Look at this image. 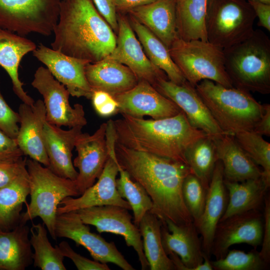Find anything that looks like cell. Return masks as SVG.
<instances>
[{
    "label": "cell",
    "mask_w": 270,
    "mask_h": 270,
    "mask_svg": "<svg viewBox=\"0 0 270 270\" xmlns=\"http://www.w3.org/2000/svg\"><path fill=\"white\" fill-rule=\"evenodd\" d=\"M115 152L120 165L140 184L151 198L150 211L160 220L178 224L194 222L184 204L182 184L192 173L186 164L135 150L116 142Z\"/></svg>",
    "instance_id": "1"
},
{
    "label": "cell",
    "mask_w": 270,
    "mask_h": 270,
    "mask_svg": "<svg viewBox=\"0 0 270 270\" xmlns=\"http://www.w3.org/2000/svg\"><path fill=\"white\" fill-rule=\"evenodd\" d=\"M53 32L52 50L90 63L106 58L116 45V35L92 0H62Z\"/></svg>",
    "instance_id": "2"
},
{
    "label": "cell",
    "mask_w": 270,
    "mask_h": 270,
    "mask_svg": "<svg viewBox=\"0 0 270 270\" xmlns=\"http://www.w3.org/2000/svg\"><path fill=\"white\" fill-rule=\"evenodd\" d=\"M116 142L128 148L186 164L189 146L208 136L192 126L182 111L161 119L126 114L114 120Z\"/></svg>",
    "instance_id": "3"
},
{
    "label": "cell",
    "mask_w": 270,
    "mask_h": 270,
    "mask_svg": "<svg viewBox=\"0 0 270 270\" xmlns=\"http://www.w3.org/2000/svg\"><path fill=\"white\" fill-rule=\"evenodd\" d=\"M196 88L226 134L234 136L252 131L262 114L263 104L248 92L224 86L209 80L200 81Z\"/></svg>",
    "instance_id": "4"
},
{
    "label": "cell",
    "mask_w": 270,
    "mask_h": 270,
    "mask_svg": "<svg viewBox=\"0 0 270 270\" xmlns=\"http://www.w3.org/2000/svg\"><path fill=\"white\" fill-rule=\"evenodd\" d=\"M224 66L233 86L250 92L270 93V39L262 30L223 49Z\"/></svg>",
    "instance_id": "5"
},
{
    "label": "cell",
    "mask_w": 270,
    "mask_h": 270,
    "mask_svg": "<svg viewBox=\"0 0 270 270\" xmlns=\"http://www.w3.org/2000/svg\"><path fill=\"white\" fill-rule=\"evenodd\" d=\"M30 201L20 218L26 224L40 217L51 237L56 240V222L58 205L68 196H80L74 180L58 176L50 168L31 158L26 159Z\"/></svg>",
    "instance_id": "6"
},
{
    "label": "cell",
    "mask_w": 270,
    "mask_h": 270,
    "mask_svg": "<svg viewBox=\"0 0 270 270\" xmlns=\"http://www.w3.org/2000/svg\"><path fill=\"white\" fill-rule=\"evenodd\" d=\"M168 50L186 80L193 86L204 80L233 86L226 70L222 48L208 41L178 38Z\"/></svg>",
    "instance_id": "7"
},
{
    "label": "cell",
    "mask_w": 270,
    "mask_h": 270,
    "mask_svg": "<svg viewBox=\"0 0 270 270\" xmlns=\"http://www.w3.org/2000/svg\"><path fill=\"white\" fill-rule=\"evenodd\" d=\"M256 14L246 0H210L206 22L207 39L225 49L248 38Z\"/></svg>",
    "instance_id": "8"
},
{
    "label": "cell",
    "mask_w": 270,
    "mask_h": 270,
    "mask_svg": "<svg viewBox=\"0 0 270 270\" xmlns=\"http://www.w3.org/2000/svg\"><path fill=\"white\" fill-rule=\"evenodd\" d=\"M62 0H0V26L24 36H50L56 24Z\"/></svg>",
    "instance_id": "9"
},
{
    "label": "cell",
    "mask_w": 270,
    "mask_h": 270,
    "mask_svg": "<svg viewBox=\"0 0 270 270\" xmlns=\"http://www.w3.org/2000/svg\"><path fill=\"white\" fill-rule=\"evenodd\" d=\"M112 121L110 120L106 122V140L108 155L98 181L78 198L68 196L62 200L60 204L62 206L58 208V214L92 206L107 205L117 206L128 210H132L128 202L120 197L116 188V181L118 174L119 164L115 152L116 138Z\"/></svg>",
    "instance_id": "10"
},
{
    "label": "cell",
    "mask_w": 270,
    "mask_h": 270,
    "mask_svg": "<svg viewBox=\"0 0 270 270\" xmlns=\"http://www.w3.org/2000/svg\"><path fill=\"white\" fill-rule=\"evenodd\" d=\"M32 85L42 96L48 123L69 128L87 124L83 106L80 104L70 106L69 92L47 68L40 66L36 70Z\"/></svg>",
    "instance_id": "11"
},
{
    "label": "cell",
    "mask_w": 270,
    "mask_h": 270,
    "mask_svg": "<svg viewBox=\"0 0 270 270\" xmlns=\"http://www.w3.org/2000/svg\"><path fill=\"white\" fill-rule=\"evenodd\" d=\"M55 232L56 238H67L83 246L96 261L112 263L124 270H134L114 242H108L100 235L90 232L76 211L58 214Z\"/></svg>",
    "instance_id": "12"
},
{
    "label": "cell",
    "mask_w": 270,
    "mask_h": 270,
    "mask_svg": "<svg viewBox=\"0 0 270 270\" xmlns=\"http://www.w3.org/2000/svg\"><path fill=\"white\" fill-rule=\"evenodd\" d=\"M76 212L84 223L94 226L98 232L122 236L126 245L132 247L137 253L142 270L148 269L149 264L144 254L140 230L132 222L128 210L107 205L84 208Z\"/></svg>",
    "instance_id": "13"
},
{
    "label": "cell",
    "mask_w": 270,
    "mask_h": 270,
    "mask_svg": "<svg viewBox=\"0 0 270 270\" xmlns=\"http://www.w3.org/2000/svg\"><path fill=\"white\" fill-rule=\"evenodd\" d=\"M264 218L261 210H252L234 215L220 222L215 231L211 250L216 260L224 258L230 246L246 244L256 249L262 244Z\"/></svg>",
    "instance_id": "14"
},
{
    "label": "cell",
    "mask_w": 270,
    "mask_h": 270,
    "mask_svg": "<svg viewBox=\"0 0 270 270\" xmlns=\"http://www.w3.org/2000/svg\"><path fill=\"white\" fill-rule=\"evenodd\" d=\"M117 17L118 28L116 45L106 58L127 66L135 74L138 81L145 80L153 86L159 80L168 79L166 74L148 58L128 16L118 12Z\"/></svg>",
    "instance_id": "15"
},
{
    "label": "cell",
    "mask_w": 270,
    "mask_h": 270,
    "mask_svg": "<svg viewBox=\"0 0 270 270\" xmlns=\"http://www.w3.org/2000/svg\"><path fill=\"white\" fill-rule=\"evenodd\" d=\"M106 125L102 124L92 134L82 132L76 138L77 156L73 164L78 171L74 181L80 196L100 177L108 158Z\"/></svg>",
    "instance_id": "16"
},
{
    "label": "cell",
    "mask_w": 270,
    "mask_h": 270,
    "mask_svg": "<svg viewBox=\"0 0 270 270\" xmlns=\"http://www.w3.org/2000/svg\"><path fill=\"white\" fill-rule=\"evenodd\" d=\"M154 87L174 102L196 128L212 138L226 134L218 126L196 87L187 81L178 84L168 79L162 78Z\"/></svg>",
    "instance_id": "17"
},
{
    "label": "cell",
    "mask_w": 270,
    "mask_h": 270,
    "mask_svg": "<svg viewBox=\"0 0 270 270\" xmlns=\"http://www.w3.org/2000/svg\"><path fill=\"white\" fill-rule=\"evenodd\" d=\"M112 96L118 104V113L134 118L150 116L158 120L176 116L182 111L145 80H139L132 89Z\"/></svg>",
    "instance_id": "18"
},
{
    "label": "cell",
    "mask_w": 270,
    "mask_h": 270,
    "mask_svg": "<svg viewBox=\"0 0 270 270\" xmlns=\"http://www.w3.org/2000/svg\"><path fill=\"white\" fill-rule=\"evenodd\" d=\"M53 76L62 84L72 96L91 98L93 90L85 74V68L90 63L86 60L73 58L40 44L32 52Z\"/></svg>",
    "instance_id": "19"
},
{
    "label": "cell",
    "mask_w": 270,
    "mask_h": 270,
    "mask_svg": "<svg viewBox=\"0 0 270 270\" xmlns=\"http://www.w3.org/2000/svg\"><path fill=\"white\" fill-rule=\"evenodd\" d=\"M18 112L20 122L16 140L20 149L24 156L48 168L49 161L44 138V126L46 120L43 100H38L32 106L22 102Z\"/></svg>",
    "instance_id": "20"
},
{
    "label": "cell",
    "mask_w": 270,
    "mask_h": 270,
    "mask_svg": "<svg viewBox=\"0 0 270 270\" xmlns=\"http://www.w3.org/2000/svg\"><path fill=\"white\" fill-rule=\"evenodd\" d=\"M161 220L162 244L168 256L171 252L177 254L186 270H200L204 252L194 222L178 224L168 219Z\"/></svg>",
    "instance_id": "21"
},
{
    "label": "cell",
    "mask_w": 270,
    "mask_h": 270,
    "mask_svg": "<svg viewBox=\"0 0 270 270\" xmlns=\"http://www.w3.org/2000/svg\"><path fill=\"white\" fill-rule=\"evenodd\" d=\"M82 126H76L68 130L46 121L44 126V138L49 161L48 167L58 176L75 180L78 172L72 160L73 149Z\"/></svg>",
    "instance_id": "22"
},
{
    "label": "cell",
    "mask_w": 270,
    "mask_h": 270,
    "mask_svg": "<svg viewBox=\"0 0 270 270\" xmlns=\"http://www.w3.org/2000/svg\"><path fill=\"white\" fill-rule=\"evenodd\" d=\"M228 201L223 167L221 162L218 160L207 190L202 214L196 225L198 234L202 236L203 252L210 258L215 231L226 210Z\"/></svg>",
    "instance_id": "23"
},
{
    "label": "cell",
    "mask_w": 270,
    "mask_h": 270,
    "mask_svg": "<svg viewBox=\"0 0 270 270\" xmlns=\"http://www.w3.org/2000/svg\"><path fill=\"white\" fill-rule=\"evenodd\" d=\"M176 3V0H155L126 13L147 28L169 49L178 38Z\"/></svg>",
    "instance_id": "24"
},
{
    "label": "cell",
    "mask_w": 270,
    "mask_h": 270,
    "mask_svg": "<svg viewBox=\"0 0 270 270\" xmlns=\"http://www.w3.org/2000/svg\"><path fill=\"white\" fill-rule=\"evenodd\" d=\"M85 74L93 90H102L112 96L132 89L138 82L136 76L127 66L108 58L88 64Z\"/></svg>",
    "instance_id": "25"
},
{
    "label": "cell",
    "mask_w": 270,
    "mask_h": 270,
    "mask_svg": "<svg viewBox=\"0 0 270 270\" xmlns=\"http://www.w3.org/2000/svg\"><path fill=\"white\" fill-rule=\"evenodd\" d=\"M212 138L225 180L242 182L262 177V170L244 152L234 136L224 134Z\"/></svg>",
    "instance_id": "26"
},
{
    "label": "cell",
    "mask_w": 270,
    "mask_h": 270,
    "mask_svg": "<svg viewBox=\"0 0 270 270\" xmlns=\"http://www.w3.org/2000/svg\"><path fill=\"white\" fill-rule=\"evenodd\" d=\"M36 48L32 41L0 26V66L10 77L16 96L22 102L30 106L35 102L24 90L18 70L22 58Z\"/></svg>",
    "instance_id": "27"
},
{
    "label": "cell",
    "mask_w": 270,
    "mask_h": 270,
    "mask_svg": "<svg viewBox=\"0 0 270 270\" xmlns=\"http://www.w3.org/2000/svg\"><path fill=\"white\" fill-rule=\"evenodd\" d=\"M29 234L20 223L10 231L0 230V270H24L32 263Z\"/></svg>",
    "instance_id": "28"
},
{
    "label": "cell",
    "mask_w": 270,
    "mask_h": 270,
    "mask_svg": "<svg viewBox=\"0 0 270 270\" xmlns=\"http://www.w3.org/2000/svg\"><path fill=\"white\" fill-rule=\"evenodd\" d=\"M224 184L228 192V201L220 222L236 214L252 210H262L269 188L262 177L242 182L224 178Z\"/></svg>",
    "instance_id": "29"
},
{
    "label": "cell",
    "mask_w": 270,
    "mask_h": 270,
    "mask_svg": "<svg viewBox=\"0 0 270 270\" xmlns=\"http://www.w3.org/2000/svg\"><path fill=\"white\" fill-rule=\"evenodd\" d=\"M130 25L150 62L162 70L168 80L182 84L186 80L172 60L168 49L154 34L133 18L128 16Z\"/></svg>",
    "instance_id": "30"
},
{
    "label": "cell",
    "mask_w": 270,
    "mask_h": 270,
    "mask_svg": "<svg viewBox=\"0 0 270 270\" xmlns=\"http://www.w3.org/2000/svg\"><path fill=\"white\" fill-rule=\"evenodd\" d=\"M210 0H176V25L179 38L207 39L206 22Z\"/></svg>",
    "instance_id": "31"
},
{
    "label": "cell",
    "mask_w": 270,
    "mask_h": 270,
    "mask_svg": "<svg viewBox=\"0 0 270 270\" xmlns=\"http://www.w3.org/2000/svg\"><path fill=\"white\" fill-rule=\"evenodd\" d=\"M162 220L148 212L138 226L142 237L145 256L151 270H174L175 267L165 252L161 236Z\"/></svg>",
    "instance_id": "32"
},
{
    "label": "cell",
    "mask_w": 270,
    "mask_h": 270,
    "mask_svg": "<svg viewBox=\"0 0 270 270\" xmlns=\"http://www.w3.org/2000/svg\"><path fill=\"white\" fill-rule=\"evenodd\" d=\"M30 193L28 170L9 184L0 188V228H8L20 223V211Z\"/></svg>",
    "instance_id": "33"
},
{
    "label": "cell",
    "mask_w": 270,
    "mask_h": 270,
    "mask_svg": "<svg viewBox=\"0 0 270 270\" xmlns=\"http://www.w3.org/2000/svg\"><path fill=\"white\" fill-rule=\"evenodd\" d=\"M192 172L208 189L218 158L212 137L206 136L192 144L185 153Z\"/></svg>",
    "instance_id": "34"
},
{
    "label": "cell",
    "mask_w": 270,
    "mask_h": 270,
    "mask_svg": "<svg viewBox=\"0 0 270 270\" xmlns=\"http://www.w3.org/2000/svg\"><path fill=\"white\" fill-rule=\"evenodd\" d=\"M46 228L44 223L32 224L30 228L34 266L42 270H66L64 257L57 246L54 248L50 243Z\"/></svg>",
    "instance_id": "35"
},
{
    "label": "cell",
    "mask_w": 270,
    "mask_h": 270,
    "mask_svg": "<svg viewBox=\"0 0 270 270\" xmlns=\"http://www.w3.org/2000/svg\"><path fill=\"white\" fill-rule=\"evenodd\" d=\"M118 173L120 177L116 181L117 190L130 204L134 214L133 222L138 226L144 215L152 209V202L144 188L134 180L120 164Z\"/></svg>",
    "instance_id": "36"
},
{
    "label": "cell",
    "mask_w": 270,
    "mask_h": 270,
    "mask_svg": "<svg viewBox=\"0 0 270 270\" xmlns=\"http://www.w3.org/2000/svg\"><path fill=\"white\" fill-rule=\"evenodd\" d=\"M236 142L258 166L262 168V178L270 186V143L253 131H245L234 135Z\"/></svg>",
    "instance_id": "37"
},
{
    "label": "cell",
    "mask_w": 270,
    "mask_h": 270,
    "mask_svg": "<svg viewBox=\"0 0 270 270\" xmlns=\"http://www.w3.org/2000/svg\"><path fill=\"white\" fill-rule=\"evenodd\" d=\"M211 263L214 270H264L269 268V264L263 260L255 248L248 252L228 250L224 258L211 261Z\"/></svg>",
    "instance_id": "38"
},
{
    "label": "cell",
    "mask_w": 270,
    "mask_h": 270,
    "mask_svg": "<svg viewBox=\"0 0 270 270\" xmlns=\"http://www.w3.org/2000/svg\"><path fill=\"white\" fill-rule=\"evenodd\" d=\"M207 190L200 180L192 173L186 176L183 181V200L195 226L202 214Z\"/></svg>",
    "instance_id": "39"
},
{
    "label": "cell",
    "mask_w": 270,
    "mask_h": 270,
    "mask_svg": "<svg viewBox=\"0 0 270 270\" xmlns=\"http://www.w3.org/2000/svg\"><path fill=\"white\" fill-rule=\"evenodd\" d=\"M20 122L18 112L13 110L0 92V130L10 138L16 140Z\"/></svg>",
    "instance_id": "40"
},
{
    "label": "cell",
    "mask_w": 270,
    "mask_h": 270,
    "mask_svg": "<svg viewBox=\"0 0 270 270\" xmlns=\"http://www.w3.org/2000/svg\"><path fill=\"white\" fill-rule=\"evenodd\" d=\"M57 246L64 256L70 259L78 270H110L107 264L90 260L76 253L66 241Z\"/></svg>",
    "instance_id": "41"
},
{
    "label": "cell",
    "mask_w": 270,
    "mask_h": 270,
    "mask_svg": "<svg viewBox=\"0 0 270 270\" xmlns=\"http://www.w3.org/2000/svg\"><path fill=\"white\" fill-rule=\"evenodd\" d=\"M26 158L0 162V188L9 184L26 170Z\"/></svg>",
    "instance_id": "42"
},
{
    "label": "cell",
    "mask_w": 270,
    "mask_h": 270,
    "mask_svg": "<svg viewBox=\"0 0 270 270\" xmlns=\"http://www.w3.org/2000/svg\"><path fill=\"white\" fill-rule=\"evenodd\" d=\"M264 226L262 248L259 252L263 260L268 264L270 262V196L266 194L263 206Z\"/></svg>",
    "instance_id": "43"
},
{
    "label": "cell",
    "mask_w": 270,
    "mask_h": 270,
    "mask_svg": "<svg viewBox=\"0 0 270 270\" xmlns=\"http://www.w3.org/2000/svg\"><path fill=\"white\" fill-rule=\"evenodd\" d=\"M100 14L116 35L118 32L117 10L114 0H92Z\"/></svg>",
    "instance_id": "44"
},
{
    "label": "cell",
    "mask_w": 270,
    "mask_h": 270,
    "mask_svg": "<svg viewBox=\"0 0 270 270\" xmlns=\"http://www.w3.org/2000/svg\"><path fill=\"white\" fill-rule=\"evenodd\" d=\"M23 156L16 140L0 130V162L15 160Z\"/></svg>",
    "instance_id": "45"
},
{
    "label": "cell",
    "mask_w": 270,
    "mask_h": 270,
    "mask_svg": "<svg viewBox=\"0 0 270 270\" xmlns=\"http://www.w3.org/2000/svg\"><path fill=\"white\" fill-rule=\"evenodd\" d=\"M252 7L256 18H258V25L270 31V4L256 0H248Z\"/></svg>",
    "instance_id": "46"
},
{
    "label": "cell",
    "mask_w": 270,
    "mask_h": 270,
    "mask_svg": "<svg viewBox=\"0 0 270 270\" xmlns=\"http://www.w3.org/2000/svg\"><path fill=\"white\" fill-rule=\"evenodd\" d=\"M264 112L259 121L256 125L253 132L262 136H270V104H263Z\"/></svg>",
    "instance_id": "47"
},
{
    "label": "cell",
    "mask_w": 270,
    "mask_h": 270,
    "mask_svg": "<svg viewBox=\"0 0 270 270\" xmlns=\"http://www.w3.org/2000/svg\"><path fill=\"white\" fill-rule=\"evenodd\" d=\"M155 0H114L117 12H126L134 8L150 3Z\"/></svg>",
    "instance_id": "48"
},
{
    "label": "cell",
    "mask_w": 270,
    "mask_h": 270,
    "mask_svg": "<svg viewBox=\"0 0 270 270\" xmlns=\"http://www.w3.org/2000/svg\"><path fill=\"white\" fill-rule=\"evenodd\" d=\"M260 2L264 4H270V0H250Z\"/></svg>",
    "instance_id": "49"
}]
</instances>
